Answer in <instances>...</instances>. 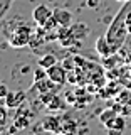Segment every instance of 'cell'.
Listing matches in <instances>:
<instances>
[{
  "label": "cell",
  "mask_w": 131,
  "mask_h": 135,
  "mask_svg": "<svg viewBox=\"0 0 131 135\" xmlns=\"http://www.w3.org/2000/svg\"><path fill=\"white\" fill-rule=\"evenodd\" d=\"M131 12V0L129 2H124L123 7L118 10L116 17L111 20L108 27V32H106V39L111 46L113 52H118L121 47H123L124 41H126V36H128V27H126V17Z\"/></svg>",
  "instance_id": "cell-1"
},
{
  "label": "cell",
  "mask_w": 131,
  "mask_h": 135,
  "mask_svg": "<svg viewBox=\"0 0 131 135\" xmlns=\"http://www.w3.org/2000/svg\"><path fill=\"white\" fill-rule=\"evenodd\" d=\"M30 36H32V31L27 25H19V27H14L10 32H7L8 42H10L12 47H24V46H29Z\"/></svg>",
  "instance_id": "cell-2"
},
{
  "label": "cell",
  "mask_w": 131,
  "mask_h": 135,
  "mask_svg": "<svg viewBox=\"0 0 131 135\" xmlns=\"http://www.w3.org/2000/svg\"><path fill=\"white\" fill-rule=\"evenodd\" d=\"M45 71H47V78L52 79V81L56 84H59V86H62V84L67 81V73H66V68L62 64H54Z\"/></svg>",
  "instance_id": "cell-3"
},
{
  "label": "cell",
  "mask_w": 131,
  "mask_h": 135,
  "mask_svg": "<svg viewBox=\"0 0 131 135\" xmlns=\"http://www.w3.org/2000/svg\"><path fill=\"white\" fill-rule=\"evenodd\" d=\"M32 17H34V22H35L37 25L44 27V25L54 17V10H50L47 5H39V7L35 8V10H34Z\"/></svg>",
  "instance_id": "cell-4"
},
{
  "label": "cell",
  "mask_w": 131,
  "mask_h": 135,
  "mask_svg": "<svg viewBox=\"0 0 131 135\" xmlns=\"http://www.w3.org/2000/svg\"><path fill=\"white\" fill-rule=\"evenodd\" d=\"M25 98H27L25 91H8L3 103H5L7 108H20L22 103L25 101Z\"/></svg>",
  "instance_id": "cell-5"
},
{
  "label": "cell",
  "mask_w": 131,
  "mask_h": 135,
  "mask_svg": "<svg viewBox=\"0 0 131 135\" xmlns=\"http://www.w3.org/2000/svg\"><path fill=\"white\" fill-rule=\"evenodd\" d=\"M57 41L61 42V46H64V47H71V46H74L76 42H77L76 36L71 32V27H62V25H59Z\"/></svg>",
  "instance_id": "cell-6"
},
{
  "label": "cell",
  "mask_w": 131,
  "mask_h": 135,
  "mask_svg": "<svg viewBox=\"0 0 131 135\" xmlns=\"http://www.w3.org/2000/svg\"><path fill=\"white\" fill-rule=\"evenodd\" d=\"M42 128H44V132H49V133L61 132V118L52 117V115L44 117L42 118Z\"/></svg>",
  "instance_id": "cell-7"
},
{
  "label": "cell",
  "mask_w": 131,
  "mask_h": 135,
  "mask_svg": "<svg viewBox=\"0 0 131 135\" xmlns=\"http://www.w3.org/2000/svg\"><path fill=\"white\" fill-rule=\"evenodd\" d=\"M30 123V115H29V112H25V110L20 108L19 113L15 115L14 118V127H12V130H22L25 127H29Z\"/></svg>",
  "instance_id": "cell-8"
},
{
  "label": "cell",
  "mask_w": 131,
  "mask_h": 135,
  "mask_svg": "<svg viewBox=\"0 0 131 135\" xmlns=\"http://www.w3.org/2000/svg\"><path fill=\"white\" fill-rule=\"evenodd\" d=\"M54 19L62 27H71V24H72V14L64 10V8H56L54 10Z\"/></svg>",
  "instance_id": "cell-9"
},
{
  "label": "cell",
  "mask_w": 131,
  "mask_h": 135,
  "mask_svg": "<svg viewBox=\"0 0 131 135\" xmlns=\"http://www.w3.org/2000/svg\"><path fill=\"white\" fill-rule=\"evenodd\" d=\"M96 51H98V54H101V56H104V57L114 54L113 49H111V46H109V42H108V39H106V34L101 36L99 39L96 41Z\"/></svg>",
  "instance_id": "cell-10"
},
{
  "label": "cell",
  "mask_w": 131,
  "mask_h": 135,
  "mask_svg": "<svg viewBox=\"0 0 131 135\" xmlns=\"http://www.w3.org/2000/svg\"><path fill=\"white\" fill-rule=\"evenodd\" d=\"M61 132H64L67 135H76L77 120H74V118H61Z\"/></svg>",
  "instance_id": "cell-11"
},
{
  "label": "cell",
  "mask_w": 131,
  "mask_h": 135,
  "mask_svg": "<svg viewBox=\"0 0 131 135\" xmlns=\"http://www.w3.org/2000/svg\"><path fill=\"white\" fill-rule=\"evenodd\" d=\"M71 32L76 36L77 41H81V39H84V37H87V34H89V27H87V24H82V22L71 24Z\"/></svg>",
  "instance_id": "cell-12"
},
{
  "label": "cell",
  "mask_w": 131,
  "mask_h": 135,
  "mask_svg": "<svg viewBox=\"0 0 131 135\" xmlns=\"http://www.w3.org/2000/svg\"><path fill=\"white\" fill-rule=\"evenodd\" d=\"M104 127H106V128H121V130H124L126 128V122H124V118L118 113V115L113 118V120H109Z\"/></svg>",
  "instance_id": "cell-13"
},
{
  "label": "cell",
  "mask_w": 131,
  "mask_h": 135,
  "mask_svg": "<svg viewBox=\"0 0 131 135\" xmlns=\"http://www.w3.org/2000/svg\"><path fill=\"white\" fill-rule=\"evenodd\" d=\"M54 64H57V59H56L54 54H45V56H42L39 59V66L44 68V69H49V68L54 66Z\"/></svg>",
  "instance_id": "cell-14"
},
{
  "label": "cell",
  "mask_w": 131,
  "mask_h": 135,
  "mask_svg": "<svg viewBox=\"0 0 131 135\" xmlns=\"http://www.w3.org/2000/svg\"><path fill=\"white\" fill-rule=\"evenodd\" d=\"M116 115H118V112H116L114 108H108V110H104V112L99 115V122H101L103 125H106L108 122H109V120H113V118H114Z\"/></svg>",
  "instance_id": "cell-15"
},
{
  "label": "cell",
  "mask_w": 131,
  "mask_h": 135,
  "mask_svg": "<svg viewBox=\"0 0 131 135\" xmlns=\"http://www.w3.org/2000/svg\"><path fill=\"white\" fill-rule=\"evenodd\" d=\"M45 107H47L49 110H59V108L62 107V100H61V96H59V95H54V96H52V100H50L49 103L45 105Z\"/></svg>",
  "instance_id": "cell-16"
},
{
  "label": "cell",
  "mask_w": 131,
  "mask_h": 135,
  "mask_svg": "<svg viewBox=\"0 0 131 135\" xmlns=\"http://www.w3.org/2000/svg\"><path fill=\"white\" fill-rule=\"evenodd\" d=\"M12 2H14V0H0V22H2L3 15L7 14V10L10 8Z\"/></svg>",
  "instance_id": "cell-17"
},
{
  "label": "cell",
  "mask_w": 131,
  "mask_h": 135,
  "mask_svg": "<svg viewBox=\"0 0 131 135\" xmlns=\"http://www.w3.org/2000/svg\"><path fill=\"white\" fill-rule=\"evenodd\" d=\"M5 122H7V107L3 103V105H0V128L5 125Z\"/></svg>",
  "instance_id": "cell-18"
},
{
  "label": "cell",
  "mask_w": 131,
  "mask_h": 135,
  "mask_svg": "<svg viewBox=\"0 0 131 135\" xmlns=\"http://www.w3.org/2000/svg\"><path fill=\"white\" fill-rule=\"evenodd\" d=\"M7 93H8L7 86H5V84H3V83H0V101H2V100H5Z\"/></svg>",
  "instance_id": "cell-19"
},
{
  "label": "cell",
  "mask_w": 131,
  "mask_h": 135,
  "mask_svg": "<svg viewBox=\"0 0 131 135\" xmlns=\"http://www.w3.org/2000/svg\"><path fill=\"white\" fill-rule=\"evenodd\" d=\"M108 130V135H123L124 133V130H121V128H106Z\"/></svg>",
  "instance_id": "cell-20"
},
{
  "label": "cell",
  "mask_w": 131,
  "mask_h": 135,
  "mask_svg": "<svg viewBox=\"0 0 131 135\" xmlns=\"http://www.w3.org/2000/svg\"><path fill=\"white\" fill-rule=\"evenodd\" d=\"M99 5V0H87V7L89 8H96Z\"/></svg>",
  "instance_id": "cell-21"
},
{
  "label": "cell",
  "mask_w": 131,
  "mask_h": 135,
  "mask_svg": "<svg viewBox=\"0 0 131 135\" xmlns=\"http://www.w3.org/2000/svg\"><path fill=\"white\" fill-rule=\"evenodd\" d=\"M126 27H128V32L131 34V12L128 14V17H126Z\"/></svg>",
  "instance_id": "cell-22"
},
{
  "label": "cell",
  "mask_w": 131,
  "mask_h": 135,
  "mask_svg": "<svg viewBox=\"0 0 131 135\" xmlns=\"http://www.w3.org/2000/svg\"><path fill=\"white\" fill-rule=\"evenodd\" d=\"M54 135H67V133H64V132H57V133H54Z\"/></svg>",
  "instance_id": "cell-23"
},
{
  "label": "cell",
  "mask_w": 131,
  "mask_h": 135,
  "mask_svg": "<svg viewBox=\"0 0 131 135\" xmlns=\"http://www.w3.org/2000/svg\"><path fill=\"white\" fill-rule=\"evenodd\" d=\"M118 2H121V3H124V2H129V0H118Z\"/></svg>",
  "instance_id": "cell-24"
}]
</instances>
